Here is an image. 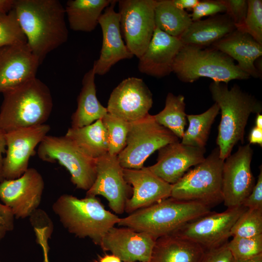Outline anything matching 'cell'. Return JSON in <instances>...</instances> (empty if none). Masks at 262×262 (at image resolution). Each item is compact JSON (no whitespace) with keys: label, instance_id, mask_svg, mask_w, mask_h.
<instances>
[{"label":"cell","instance_id":"cell-1","mask_svg":"<svg viewBox=\"0 0 262 262\" xmlns=\"http://www.w3.org/2000/svg\"><path fill=\"white\" fill-rule=\"evenodd\" d=\"M27 44L40 64L68 37L65 9L58 0H15L14 7Z\"/></svg>","mask_w":262,"mask_h":262},{"label":"cell","instance_id":"cell-2","mask_svg":"<svg viewBox=\"0 0 262 262\" xmlns=\"http://www.w3.org/2000/svg\"><path fill=\"white\" fill-rule=\"evenodd\" d=\"M209 89L213 100L221 110L216 144L220 157L225 160L239 142L244 141L245 128L251 114H260L262 103L252 95L234 84L229 89L227 84L212 82Z\"/></svg>","mask_w":262,"mask_h":262},{"label":"cell","instance_id":"cell-3","mask_svg":"<svg viewBox=\"0 0 262 262\" xmlns=\"http://www.w3.org/2000/svg\"><path fill=\"white\" fill-rule=\"evenodd\" d=\"M2 94L0 130L5 132L44 124L52 112L50 90L36 77Z\"/></svg>","mask_w":262,"mask_h":262},{"label":"cell","instance_id":"cell-4","mask_svg":"<svg viewBox=\"0 0 262 262\" xmlns=\"http://www.w3.org/2000/svg\"><path fill=\"white\" fill-rule=\"evenodd\" d=\"M211 212L210 207L201 203L169 197L120 218L117 225L157 239L175 232L187 223Z\"/></svg>","mask_w":262,"mask_h":262},{"label":"cell","instance_id":"cell-5","mask_svg":"<svg viewBox=\"0 0 262 262\" xmlns=\"http://www.w3.org/2000/svg\"><path fill=\"white\" fill-rule=\"evenodd\" d=\"M52 210L64 227L81 238H89L99 245L106 233L120 220L106 210L96 196L83 198L68 194L60 196L53 203Z\"/></svg>","mask_w":262,"mask_h":262},{"label":"cell","instance_id":"cell-6","mask_svg":"<svg viewBox=\"0 0 262 262\" xmlns=\"http://www.w3.org/2000/svg\"><path fill=\"white\" fill-rule=\"evenodd\" d=\"M181 82H193L199 78H210L214 82L227 84L233 80L250 77L235 64L234 60L213 47L184 45L177 54L173 72Z\"/></svg>","mask_w":262,"mask_h":262},{"label":"cell","instance_id":"cell-7","mask_svg":"<svg viewBox=\"0 0 262 262\" xmlns=\"http://www.w3.org/2000/svg\"><path fill=\"white\" fill-rule=\"evenodd\" d=\"M224 160L215 148L205 159L172 184L171 197L196 202L209 207L223 202L222 170Z\"/></svg>","mask_w":262,"mask_h":262},{"label":"cell","instance_id":"cell-8","mask_svg":"<svg viewBox=\"0 0 262 262\" xmlns=\"http://www.w3.org/2000/svg\"><path fill=\"white\" fill-rule=\"evenodd\" d=\"M179 139L170 130L161 125L149 114L129 122L126 145L117 155L123 168L139 169L154 151Z\"/></svg>","mask_w":262,"mask_h":262},{"label":"cell","instance_id":"cell-9","mask_svg":"<svg viewBox=\"0 0 262 262\" xmlns=\"http://www.w3.org/2000/svg\"><path fill=\"white\" fill-rule=\"evenodd\" d=\"M37 154L43 161L58 162L64 166L78 189L88 191L96 179V159L86 154L65 135H47L39 144Z\"/></svg>","mask_w":262,"mask_h":262},{"label":"cell","instance_id":"cell-10","mask_svg":"<svg viewBox=\"0 0 262 262\" xmlns=\"http://www.w3.org/2000/svg\"><path fill=\"white\" fill-rule=\"evenodd\" d=\"M118 14L122 35L133 56L143 55L153 36L156 0H120Z\"/></svg>","mask_w":262,"mask_h":262},{"label":"cell","instance_id":"cell-11","mask_svg":"<svg viewBox=\"0 0 262 262\" xmlns=\"http://www.w3.org/2000/svg\"><path fill=\"white\" fill-rule=\"evenodd\" d=\"M246 209L241 206L221 213L211 212L187 223L173 233L192 240L205 251L214 249L228 242L232 227Z\"/></svg>","mask_w":262,"mask_h":262},{"label":"cell","instance_id":"cell-12","mask_svg":"<svg viewBox=\"0 0 262 262\" xmlns=\"http://www.w3.org/2000/svg\"><path fill=\"white\" fill-rule=\"evenodd\" d=\"M252 156L253 149L248 144L240 146L224 160L222 193L223 202L228 209L241 206L255 185L250 167Z\"/></svg>","mask_w":262,"mask_h":262},{"label":"cell","instance_id":"cell-13","mask_svg":"<svg viewBox=\"0 0 262 262\" xmlns=\"http://www.w3.org/2000/svg\"><path fill=\"white\" fill-rule=\"evenodd\" d=\"M44 188L42 175L29 168L20 177L0 183V199L12 211L15 218H25L38 209Z\"/></svg>","mask_w":262,"mask_h":262},{"label":"cell","instance_id":"cell-14","mask_svg":"<svg viewBox=\"0 0 262 262\" xmlns=\"http://www.w3.org/2000/svg\"><path fill=\"white\" fill-rule=\"evenodd\" d=\"M131 190L132 187L125 180L123 168L117 156L107 153L96 159V178L87 191V196H104L114 213L122 214Z\"/></svg>","mask_w":262,"mask_h":262},{"label":"cell","instance_id":"cell-15","mask_svg":"<svg viewBox=\"0 0 262 262\" xmlns=\"http://www.w3.org/2000/svg\"><path fill=\"white\" fill-rule=\"evenodd\" d=\"M50 129L49 125L44 124L5 133L7 148L3 165L5 180L17 179L27 170L30 158L35 153V147Z\"/></svg>","mask_w":262,"mask_h":262},{"label":"cell","instance_id":"cell-16","mask_svg":"<svg viewBox=\"0 0 262 262\" xmlns=\"http://www.w3.org/2000/svg\"><path fill=\"white\" fill-rule=\"evenodd\" d=\"M152 94L142 79L129 77L112 92L106 107L108 114L129 122L148 114Z\"/></svg>","mask_w":262,"mask_h":262},{"label":"cell","instance_id":"cell-17","mask_svg":"<svg viewBox=\"0 0 262 262\" xmlns=\"http://www.w3.org/2000/svg\"><path fill=\"white\" fill-rule=\"evenodd\" d=\"M41 65L27 43L0 48V93L36 77Z\"/></svg>","mask_w":262,"mask_h":262},{"label":"cell","instance_id":"cell-18","mask_svg":"<svg viewBox=\"0 0 262 262\" xmlns=\"http://www.w3.org/2000/svg\"><path fill=\"white\" fill-rule=\"evenodd\" d=\"M117 1L113 0L98 20L102 33V44L99 58L92 67L96 75H103L118 62L133 56L122 39L119 15L115 10Z\"/></svg>","mask_w":262,"mask_h":262},{"label":"cell","instance_id":"cell-19","mask_svg":"<svg viewBox=\"0 0 262 262\" xmlns=\"http://www.w3.org/2000/svg\"><path fill=\"white\" fill-rule=\"evenodd\" d=\"M205 147L186 145L177 141L158 150L157 162L147 167L154 174L165 182L176 183L192 166L204 159Z\"/></svg>","mask_w":262,"mask_h":262},{"label":"cell","instance_id":"cell-20","mask_svg":"<svg viewBox=\"0 0 262 262\" xmlns=\"http://www.w3.org/2000/svg\"><path fill=\"white\" fill-rule=\"evenodd\" d=\"M156 239L129 228H112L99 246L124 262H149Z\"/></svg>","mask_w":262,"mask_h":262},{"label":"cell","instance_id":"cell-21","mask_svg":"<svg viewBox=\"0 0 262 262\" xmlns=\"http://www.w3.org/2000/svg\"><path fill=\"white\" fill-rule=\"evenodd\" d=\"M125 180L132 186V195L126 203L129 213L171 197L172 185L153 173L147 167L141 169L123 168Z\"/></svg>","mask_w":262,"mask_h":262},{"label":"cell","instance_id":"cell-22","mask_svg":"<svg viewBox=\"0 0 262 262\" xmlns=\"http://www.w3.org/2000/svg\"><path fill=\"white\" fill-rule=\"evenodd\" d=\"M183 46L179 38L155 27L148 46L139 58L138 70L156 78L169 75L173 72L176 57Z\"/></svg>","mask_w":262,"mask_h":262},{"label":"cell","instance_id":"cell-23","mask_svg":"<svg viewBox=\"0 0 262 262\" xmlns=\"http://www.w3.org/2000/svg\"><path fill=\"white\" fill-rule=\"evenodd\" d=\"M211 47L237 61L239 68L250 77L255 78L262 77L255 63L262 55V45L248 33L236 29Z\"/></svg>","mask_w":262,"mask_h":262},{"label":"cell","instance_id":"cell-24","mask_svg":"<svg viewBox=\"0 0 262 262\" xmlns=\"http://www.w3.org/2000/svg\"><path fill=\"white\" fill-rule=\"evenodd\" d=\"M236 29L228 15L218 14L206 19L193 21L179 38L184 45L207 48Z\"/></svg>","mask_w":262,"mask_h":262},{"label":"cell","instance_id":"cell-25","mask_svg":"<svg viewBox=\"0 0 262 262\" xmlns=\"http://www.w3.org/2000/svg\"><path fill=\"white\" fill-rule=\"evenodd\" d=\"M205 251L192 240L172 233L156 239L149 262H200Z\"/></svg>","mask_w":262,"mask_h":262},{"label":"cell","instance_id":"cell-26","mask_svg":"<svg viewBox=\"0 0 262 262\" xmlns=\"http://www.w3.org/2000/svg\"><path fill=\"white\" fill-rule=\"evenodd\" d=\"M95 75L92 68L83 76L82 87L77 98V108L71 116L72 128L90 125L102 119L108 113L97 98Z\"/></svg>","mask_w":262,"mask_h":262},{"label":"cell","instance_id":"cell-27","mask_svg":"<svg viewBox=\"0 0 262 262\" xmlns=\"http://www.w3.org/2000/svg\"><path fill=\"white\" fill-rule=\"evenodd\" d=\"M112 0H68L65 9L70 28L74 31L92 32L98 24L103 11Z\"/></svg>","mask_w":262,"mask_h":262},{"label":"cell","instance_id":"cell-28","mask_svg":"<svg viewBox=\"0 0 262 262\" xmlns=\"http://www.w3.org/2000/svg\"><path fill=\"white\" fill-rule=\"evenodd\" d=\"M65 136L94 159L108 153V138L101 119L82 127H70Z\"/></svg>","mask_w":262,"mask_h":262},{"label":"cell","instance_id":"cell-29","mask_svg":"<svg viewBox=\"0 0 262 262\" xmlns=\"http://www.w3.org/2000/svg\"><path fill=\"white\" fill-rule=\"evenodd\" d=\"M154 20L156 27L177 38H180L193 22L190 14L176 7L171 0H156Z\"/></svg>","mask_w":262,"mask_h":262},{"label":"cell","instance_id":"cell-30","mask_svg":"<svg viewBox=\"0 0 262 262\" xmlns=\"http://www.w3.org/2000/svg\"><path fill=\"white\" fill-rule=\"evenodd\" d=\"M219 111L218 105L214 103L202 114L187 115L189 126L187 130L184 131L181 143L193 147H205L211 128Z\"/></svg>","mask_w":262,"mask_h":262},{"label":"cell","instance_id":"cell-31","mask_svg":"<svg viewBox=\"0 0 262 262\" xmlns=\"http://www.w3.org/2000/svg\"><path fill=\"white\" fill-rule=\"evenodd\" d=\"M184 97L168 93L164 109L153 115L157 123L172 132L179 139H181L186 123Z\"/></svg>","mask_w":262,"mask_h":262},{"label":"cell","instance_id":"cell-32","mask_svg":"<svg viewBox=\"0 0 262 262\" xmlns=\"http://www.w3.org/2000/svg\"><path fill=\"white\" fill-rule=\"evenodd\" d=\"M101 119L107 133L108 153L117 156L125 146L129 122L108 113Z\"/></svg>","mask_w":262,"mask_h":262},{"label":"cell","instance_id":"cell-33","mask_svg":"<svg viewBox=\"0 0 262 262\" xmlns=\"http://www.w3.org/2000/svg\"><path fill=\"white\" fill-rule=\"evenodd\" d=\"M262 234V211L247 209L236 220L231 236L249 238Z\"/></svg>","mask_w":262,"mask_h":262},{"label":"cell","instance_id":"cell-34","mask_svg":"<svg viewBox=\"0 0 262 262\" xmlns=\"http://www.w3.org/2000/svg\"><path fill=\"white\" fill-rule=\"evenodd\" d=\"M27 42L15 9L6 14H0V48Z\"/></svg>","mask_w":262,"mask_h":262},{"label":"cell","instance_id":"cell-35","mask_svg":"<svg viewBox=\"0 0 262 262\" xmlns=\"http://www.w3.org/2000/svg\"><path fill=\"white\" fill-rule=\"evenodd\" d=\"M227 246L234 259L253 258L262 254V234L249 238L233 237Z\"/></svg>","mask_w":262,"mask_h":262},{"label":"cell","instance_id":"cell-36","mask_svg":"<svg viewBox=\"0 0 262 262\" xmlns=\"http://www.w3.org/2000/svg\"><path fill=\"white\" fill-rule=\"evenodd\" d=\"M248 8L242 26L236 29L251 35L262 45V0H247Z\"/></svg>","mask_w":262,"mask_h":262},{"label":"cell","instance_id":"cell-37","mask_svg":"<svg viewBox=\"0 0 262 262\" xmlns=\"http://www.w3.org/2000/svg\"><path fill=\"white\" fill-rule=\"evenodd\" d=\"M190 14L193 21L201 20L205 16H213L226 13V8L223 0H199Z\"/></svg>","mask_w":262,"mask_h":262},{"label":"cell","instance_id":"cell-38","mask_svg":"<svg viewBox=\"0 0 262 262\" xmlns=\"http://www.w3.org/2000/svg\"><path fill=\"white\" fill-rule=\"evenodd\" d=\"M226 13L233 21L236 29L242 26L246 18L248 5L246 0H223Z\"/></svg>","mask_w":262,"mask_h":262},{"label":"cell","instance_id":"cell-39","mask_svg":"<svg viewBox=\"0 0 262 262\" xmlns=\"http://www.w3.org/2000/svg\"><path fill=\"white\" fill-rule=\"evenodd\" d=\"M242 206L249 209H256L262 211V166H261V170L256 184H255L251 193L244 200Z\"/></svg>","mask_w":262,"mask_h":262},{"label":"cell","instance_id":"cell-40","mask_svg":"<svg viewBox=\"0 0 262 262\" xmlns=\"http://www.w3.org/2000/svg\"><path fill=\"white\" fill-rule=\"evenodd\" d=\"M15 218L11 210L0 202V242L14 229Z\"/></svg>","mask_w":262,"mask_h":262},{"label":"cell","instance_id":"cell-41","mask_svg":"<svg viewBox=\"0 0 262 262\" xmlns=\"http://www.w3.org/2000/svg\"><path fill=\"white\" fill-rule=\"evenodd\" d=\"M227 243L219 247L205 251L200 262H231L233 258Z\"/></svg>","mask_w":262,"mask_h":262},{"label":"cell","instance_id":"cell-42","mask_svg":"<svg viewBox=\"0 0 262 262\" xmlns=\"http://www.w3.org/2000/svg\"><path fill=\"white\" fill-rule=\"evenodd\" d=\"M29 217L34 230H47L51 233H52L53 223L45 211L37 209Z\"/></svg>","mask_w":262,"mask_h":262},{"label":"cell","instance_id":"cell-43","mask_svg":"<svg viewBox=\"0 0 262 262\" xmlns=\"http://www.w3.org/2000/svg\"><path fill=\"white\" fill-rule=\"evenodd\" d=\"M5 132L0 130V183L5 179L3 174V165L4 157L3 155L6 153V142Z\"/></svg>","mask_w":262,"mask_h":262},{"label":"cell","instance_id":"cell-44","mask_svg":"<svg viewBox=\"0 0 262 262\" xmlns=\"http://www.w3.org/2000/svg\"><path fill=\"white\" fill-rule=\"evenodd\" d=\"M172 3L177 8L184 10H192L199 0H171Z\"/></svg>","mask_w":262,"mask_h":262},{"label":"cell","instance_id":"cell-45","mask_svg":"<svg viewBox=\"0 0 262 262\" xmlns=\"http://www.w3.org/2000/svg\"><path fill=\"white\" fill-rule=\"evenodd\" d=\"M248 140L250 144H258L262 146V129L257 127H253L249 134Z\"/></svg>","mask_w":262,"mask_h":262},{"label":"cell","instance_id":"cell-46","mask_svg":"<svg viewBox=\"0 0 262 262\" xmlns=\"http://www.w3.org/2000/svg\"><path fill=\"white\" fill-rule=\"evenodd\" d=\"M15 0H0V14H6L14 7Z\"/></svg>","mask_w":262,"mask_h":262},{"label":"cell","instance_id":"cell-47","mask_svg":"<svg viewBox=\"0 0 262 262\" xmlns=\"http://www.w3.org/2000/svg\"><path fill=\"white\" fill-rule=\"evenodd\" d=\"M96 262H121V261L119 258L112 254L100 257L98 261Z\"/></svg>","mask_w":262,"mask_h":262},{"label":"cell","instance_id":"cell-48","mask_svg":"<svg viewBox=\"0 0 262 262\" xmlns=\"http://www.w3.org/2000/svg\"><path fill=\"white\" fill-rule=\"evenodd\" d=\"M231 262H262V254L259 256L245 259H232Z\"/></svg>","mask_w":262,"mask_h":262},{"label":"cell","instance_id":"cell-49","mask_svg":"<svg viewBox=\"0 0 262 262\" xmlns=\"http://www.w3.org/2000/svg\"><path fill=\"white\" fill-rule=\"evenodd\" d=\"M257 115L255 120V126L260 129H262V115L260 113L257 114Z\"/></svg>","mask_w":262,"mask_h":262},{"label":"cell","instance_id":"cell-50","mask_svg":"<svg viewBox=\"0 0 262 262\" xmlns=\"http://www.w3.org/2000/svg\"><path fill=\"white\" fill-rule=\"evenodd\" d=\"M43 252V256H44V261L43 262H50L49 259V251H44Z\"/></svg>","mask_w":262,"mask_h":262},{"label":"cell","instance_id":"cell-51","mask_svg":"<svg viewBox=\"0 0 262 262\" xmlns=\"http://www.w3.org/2000/svg\"><path fill=\"white\" fill-rule=\"evenodd\" d=\"M0 262H1L0 261Z\"/></svg>","mask_w":262,"mask_h":262}]
</instances>
